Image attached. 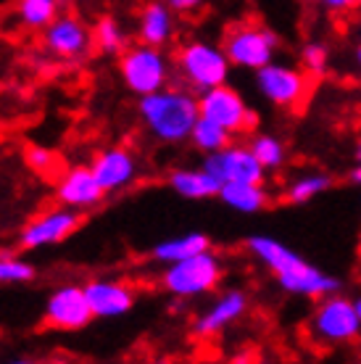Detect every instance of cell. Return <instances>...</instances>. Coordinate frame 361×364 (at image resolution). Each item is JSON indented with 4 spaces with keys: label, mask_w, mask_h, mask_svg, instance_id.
<instances>
[{
    "label": "cell",
    "mask_w": 361,
    "mask_h": 364,
    "mask_svg": "<svg viewBox=\"0 0 361 364\" xmlns=\"http://www.w3.org/2000/svg\"><path fill=\"white\" fill-rule=\"evenodd\" d=\"M137 114L143 127L156 143L180 146L190 140V132L200 117L198 98L182 87H163L137 100Z\"/></svg>",
    "instance_id": "6da1fadb"
},
{
    "label": "cell",
    "mask_w": 361,
    "mask_h": 364,
    "mask_svg": "<svg viewBox=\"0 0 361 364\" xmlns=\"http://www.w3.org/2000/svg\"><path fill=\"white\" fill-rule=\"evenodd\" d=\"M174 66H177L182 82L200 95V92L211 90L217 85H225L232 64H230L222 46L203 43V40H190V43L180 46V50L174 55Z\"/></svg>",
    "instance_id": "7a4b0ae2"
},
{
    "label": "cell",
    "mask_w": 361,
    "mask_h": 364,
    "mask_svg": "<svg viewBox=\"0 0 361 364\" xmlns=\"http://www.w3.org/2000/svg\"><path fill=\"white\" fill-rule=\"evenodd\" d=\"M225 277V264L211 248L195 256H188L182 262L166 264L158 282L169 296L177 299H195L203 293H211Z\"/></svg>",
    "instance_id": "3957f363"
},
{
    "label": "cell",
    "mask_w": 361,
    "mask_h": 364,
    "mask_svg": "<svg viewBox=\"0 0 361 364\" xmlns=\"http://www.w3.org/2000/svg\"><path fill=\"white\" fill-rule=\"evenodd\" d=\"M119 77L126 85V90L143 98V95L169 87L172 64L163 53V48L137 43L119 55Z\"/></svg>",
    "instance_id": "277c9868"
},
{
    "label": "cell",
    "mask_w": 361,
    "mask_h": 364,
    "mask_svg": "<svg viewBox=\"0 0 361 364\" xmlns=\"http://www.w3.org/2000/svg\"><path fill=\"white\" fill-rule=\"evenodd\" d=\"M230 64L237 69L259 72L262 66L274 61V53L280 48V40L271 29L256 24V21H237L225 32L222 40Z\"/></svg>",
    "instance_id": "5b68a950"
},
{
    "label": "cell",
    "mask_w": 361,
    "mask_h": 364,
    "mask_svg": "<svg viewBox=\"0 0 361 364\" xmlns=\"http://www.w3.org/2000/svg\"><path fill=\"white\" fill-rule=\"evenodd\" d=\"M311 80H316V77H311L306 69H296V66L277 64V61H271V64L262 66L256 72L259 92L269 100L271 106L288 111H296L303 106V100L311 92Z\"/></svg>",
    "instance_id": "8992f818"
},
{
    "label": "cell",
    "mask_w": 361,
    "mask_h": 364,
    "mask_svg": "<svg viewBox=\"0 0 361 364\" xmlns=\"http://www.w3.org/2000/svg\"><path fill=\"white\" fill-rule=\"evenodd\" d=\"M311 333L330 346H345L353 343L361 333V319L356 314L353 301L330 293L319 301L316 311L311 314Z\"/></svg>",
    "instance_id": "52a82bcc"
},
{
    "label": "cell",
    "mask_w": 361,
    "mask_h": 364,
    "mask_svg": "<svg viewBox=\"0 0 361 364\" xmlns=\"http://www.w3.org/2000/svg\"><path fill=\"white\" fill-rule=\"evenodd\" d=\"M198 109H200V117L214 119L217 124L230 129L232 135H251L253 129H256V124H259L256 111L248 109L243 95L235 87H230L227 82L200 92Z\"/></svg>",
    "instance_id": "ba28073f"
},
{
    "label": "cell",
    "mask_w": 361,
    "mask_h": 364,
    "mask_svg": "<svg viewBox=\"0 0 361 364\" xmlns=\"http://www.w3.org/2000/svg\"><path fill=\"white\" fill-rule=\"evenodd\" d=\"M43 48L63 64H80L95 48L92 29L74 14H58V16L43 29Z\"/></svg>",
    "instance_id": "9c48e42d"
},
{
    "label": "cell",
    "mask_w": 361,
    "mask_h": 364,
    "mask_svg": "<svg viewBox=\"0 0 361 364\" xmlns=\"http://www.w3.org/2000/svg\"><path fill=\"white\" fill-rule=\"evenodd\" d=\"M82 222H85V211L69 209V206L48 209L24 225V230L18 232V248L35 251V248L58 246L82 228Z\"/></svg>",
    "instance_id": "30bf717a"
},
{
    "label": "cell",
    "mask_w": 361,
    "mask_h": 364,
    "mask_svg": "<svg viewBox=\"0 0 361 364\" xmlns=\"http://www.w3.org/2000/svg\"><path fill=\"white\" fill-rule=\"evenodd\" d=\"M95 314L85 293V285H61L45 301L43 322L58 333H80L90 325Z\"/></svg>",
    "instance_id": "8fae6325"
},
{
    "label": "cell",
    "mask_w": 361,
    "mask_h": 364,
    "mask_svg": "<svg viewBox=\"0 0 361 364\" xmlns=\"http://www.w3.org/2000/svg\"><path fill=\"white\" fill-rule=\"evenodd\" d=\"M203 166L214 174L219 182H266V169L262 161L256 159L251 146H240V143H230L222 151L206 154Z\"/></svg>",
    "instance_id": "7c38bea8"
},
{
    "label": "cell",
    "mask_w": 361,
    "mask_h": 364,
    "mask_svg": "<svg viewBox=\"0 0 361 364\" xmlns=\"http://www.w3.org/2000/svg\"><path fill=\"white\" fill-rule=\"evenodd\" d=\"M106 196L109 193L103 191V185L95 180L90 166H69L55 180V200L61 206H69V209L92 211L103 203Z\"/></svg>",
    "instance_id": "4fadbf2b"
},
{
    "label": "cell",
    "mask_w": 361,
    "mask_h": 364,
    "mask_svg": "<svg viewBox=\"0 0 361 364\" xmlns=\"http://www.w3.org/2000/svg\"><path fill=\"white\" fill-rule=\"evenodd\" d=\"M90 169L95 180L103 185L106 193H117L126 185H132L137 177V159L135 154L124 146H111L103 148L92 156Z\"/></svg>",
    "instance_id": "5bb4252c"
},
{
    "label": "cell",
    "mask_w": 361,
    "mask_h": 364,
    "mask_svg": "<svg viewBox=\"0 0 361 364\" xmlns=\"http://www.w3.org/2000/svg\"><path fill=\"white\" fill-rule=\"evenodd\" d=\"M95 319L124 317L135 309V291L119 280H90L85 285Z\"/></svg>",
    "instance_id": "9a60e30c"
},
{
    "label": "cell",
    "mask_w": 361,
    "mask_h": 364,
    "mask_svg": "<svg viewBox=\"0 0 361 364\" xmlns=\"http://www.w3.org/2000/svg\"><path fill=\"white\" fill-rule=\"evenodd\" d=\"M277 282H280L282 291L296 293V296H306V299H325L330 293L340 291V280L338 277L322 272L319 267L308 264L306 259L293 267V269H288V272L277 274Z\"/></svg>",
    "instance_id": "2e32d148"
},
{
    "label": "cell",
    "mask_w": 361,
    "mask_h": 364,
    "mask_svg": "<svg viewBox=\"0 0 361 364\" xmlns=\"http://www.w3.org/2000/svg\"><path fill=\"white\" fill-rule=\"evenodd\" d=\"M174 37V9L166 0H148L137 16V43L166 48Z\"/></svg>",
    "instance_id": "e0dca14e"
},
{
    "label": "cell",
    "mask_w": 361,
    "mask_h": 364,
    "mask_svg": "<svg viewBox=\"0 0 361 364\" xmlns=\"http://www.w3.org/2000/svg\"><path fill=\"white\" fill-rule=\"evenodd\" d=\"M245 309H248V296L243 291H227L211 304V309H206L195 319L193 330L200 338L217 336L227 325H232V322H237V319L243 317Z\"/></svg>",
    "instance_id": "ac0fdd59"
},
{
    "label": "cell",
    "mask_w": 361,
    "mask_h": 364,
    "mask_svg": "<svg viewBox=\"0 0 361 364\" xmlns=\"http://www.w3.org/2000/svg\"><path fill=\"white\" fill-rule=\"evenodd\" d=\"M166 182H169V188H172L177 196H182V198H188V200L219 198V191H222V182L208 172L203 164H200L198 169H188V166L172 169L169 177H166Z\"/></svg>",
    "instance_id": "d6986e66"
},
{
    "label": "cell",
    "mask_w": 361,
    "mask_h": 364,
    "mask_svg": "<svg viewBox=\"0 0 361 364\" xmlns=\"http://www.w3.org/2000/svg\"><path fill=\"white\" fill-rule=\"evenodd\" d=\"M245 246H248V251H251L274 277L282 272H288V269H293L296 264L303 262V256L296 254L293 248L285 246L282 240H277V237H271V235H251L245 240Z\"/></svg>",
    "instance_id": "ffe728a7"
},
{
    "label": "cell",
    "mask_w": 361,
    "mask_h": 364,
    "mask_svg": "<svg viewBox=\"0 0 361 364\" xmlns=\"http://www.w3.org/2000/svg\"><path fill=\"white\" fill-rule=\"evenodd\" d=\"M219 200L237 214H259L269 206V193L259 182H222Z\"/></svg>",
    "instance_id": "44dd1931"
},
{
    "label": "cell",
    "mask_w": 361,
    "mask_h": 364,
    "mask_svg": "<svg viewBox=\"0 0 361 364\" xmlns=\"http://www.w3.org/2000/svg\"><path fill=\"white\" fill-rule=\"evenodd\" d=\"M208 248H211V237L206 232H185V235L166 237L161 243H156L151 259L158 264H174V262H182V259L208 251Z\"/></svg>",
    "instance_id": "7402d4cb"
},
{
    "label": "cell",
    "mask_w": 361,
    "mask_h": 364,
    "mask_svg": "<svg viewBox=\"0 0 361 364\" xmlns=\"http://www.w3.org/2000/svg\"><path fill=\"white\" fill-rule=\"evenodd\" d=\"M61 0H18L16 18L24 29H43L61 14Z\"/></svg>",
    "instance_id": "603a6c76"
},
{
    "label": "cell",
    "mask_w": 361,
    "mask_h": 364,
    "mask_svg": "<svg viewBox=\"0 0 361 364\" xmlns=\"http://www.w3.org/2000/svg\"><path fill=\"white\" fill-rule=\"evenodd\" d=\"M92 40L95 50L106 55H122L126 50V29L117 16H100L92 27Z\"/></svg>",
    "instance_id": "cb8c5ba5"
},
{
    "label": "cell",
    "mask_w": 361,
    "mask_h": 364,
    "mask_svg": "<svg viewBox=\"0 0 361 364\" xmlns=\"http://www.w3.org/2000/svg\"><path fill=\"white\" fill-rule=\"evenodd\" d=\"M232 132L225 129L222 124H217L214 119H206V117H198L195 122V127L190 132V143L198 148L200 154H214V151H222L232 143Z\"/></svg>",
    "instance_id": "d4e9b609"
},
{
    "label": "cell",
    "mask_w": 361,
    "mask_h": 364,
    "mask_svg": "<svg viewBox=\"0 0 361 364\" xmlns=\"http://www.w3.org/2000/svg\"><path fill=\"white\" fill-rule=\"evenodd\" d=\"M333 188V177L322 172H311V174H301L285 188V200L293 203V206H301V203H308L314 200L316 196H322Z\"/></svg>",
    "instance_id": "484cf974"
},
{
    "label": "cell",
    "mask_w": 361,
    "mask_h": 364,
    "mask_svg": "<svg viewBox=\"0 0 361 364\" xmlns=\"http://www.w3.org/2000/svg\"><path fill=\"white\" fill-rule=\"evenodd\" d=\"M251 151L256 154V159L262 161V166L266 169V172H277V169L285 164V159H288L285 143H282L277 135H269V132H259V135H253Z\"/></svg>",
    "instance_id": "4316f807"
},
{
    "label": "cell",
    "mask_w": 361,
    "mask_h": 364,
    "mask_svg": "<svg viewBox=\"0 0 361 364\" xmlns=\"http://www.w3.org/2000/svg\"><path fill=\"white\" fill-rule=\"evenodd\" d=\"M24 164L32 169L35 174H40V177H45V180H58L61 174H58V154L55 151H50V148L45 146H37V143H27L24 146Z\"/></svg>",
    "instance_id": "83f0119b"
},
{
    "label": "cell",
    "mask_w": 361,
    "mask_h": 364,
    "mask_svg": "<svg viewBox=\"0 0 361 364\" xmlns=\"http://www.w3.org/2000/svg\"><path fill=\"white\" fill-rule=\"evenodd\" d=\"M37 269L14 254H0V285H21L35 280Z\"/></svg>",
    "instance_id": "f1b7e54d"
},
{
    "label": "cell",
    "mask_w": 361,
    "mask_h": 364,
    "mask_svg": "<svg viewBox=\"0 0 361 364\" xmlns=\"http://www.w3.org/2000/svg\"><path fill=\"white\" fill-rule=\"evenodd\" d=\"M301 66L311 77H322L327 72V66H330V48L325 43H316V40L306 43L301 48Z\"/></svg>",
    "instance_id": "f546056e"
},
{
    "label": "cell",
    "mask_w": 361,
    "mask_h": 364,
    "mask_svg": "<svg viewBox=\"0 0 361 364\" xmlns=\"http://www.w3.org/2000/svg\"><path fill=\"white\" fill-rule=\"evenodd\" d=\"M327 11H335V14H345L351 11L353 6H359V0H319Z\"/></svg>",
    "instance_id": "4dcf8cb0"
},
{
    "label": "cell",
    "mask_w": 361,
    "mask_h": 364,
    "mask_svg": "<svg viewBox=\"0 0 361 364\" xmlns=\"http://www.w3.org/2000/svg\"><path fill=\"white\" fill-rule=\"evenodd\" d=\"M177 14H190V11H198L203 6V0H166Z\"/></svg>",
    "instance_id": "1f68e13d"
},
{
    "label": "cell",
    "mask_w": 361,
    "mask_h": 364,
    "mask_svg": "<svg viewBox=\"0 0 361 364\" xmlns=\"http://www.w3.org/2000/svg\"><path fill=\"white\" fill-rule=\"evenodd\" d=\"M348 180H351L353 185H359V188H361V164H356V166H353V169H351V174H348Z\"/></svg>",
    "instance_id": "d6a6232c"
},
{
    "label": "cell",
    "mask_w": 361,
    "mask_h": 364,
    "mask_svg": "<svg viewBox=\"0 0 361 364\" xmlns=\"http://www.w3.org/2000/svg\"><path fill=\"white\" fill-rule=\"evenodd\" d=\"M353 306H356V314H359V319H361V299L353 301Z\"/></svg>",
    "instance_id": "836d02e7"
},
{
    "label": "cell",
    "mask_w": 361,
    "mask_h": 364,
    "mask_svg": "<svg viewBox=\"0 0 361 364\" xmlns=\"http://www.w3.org/2000/svg\"><path fill=\"white\" fill-rule=\"evenodd\" d=\"M356 164H361V140H359V146H356Z\"/></svg>",
    "instance_id": "e575fe53"
},
{
    "label": "cell",
    "mask_w": 361,
    "mask_h": 364,
    "mask_svg": "<svg viewBox=\"0 0 361 364\" xmlns=\"http://www.w3.org/2000/svg\"><path fill=\"white\" fill-rule=\"evenodd\" d=\"M356 64L361 66V43H359V48H356Z\"/></svg>",
    "instance_id": "d590c367"
},
{
    "label": "cell",
    "mask_w": 361,
    "mask_h": 364,
    "mask_svg": "<svg viewBox=\"0 0 361 364\" xmlns=\"http://www.w3.org/2000/svg\"><path fill=\"white\" fill-rule=\"evenodd\" d=\"M61 3H66V6H69V3H77V0H61Z\"/></svg>",
    "instance_id": "8d00e7d4"
},
{
    "label": "cell",
    "mask_w": 361,
    "mask_h": 364,
    "mask_svg": "<svg viewBox=\"0 0 361 364\" xmlns=\"http://www.w3.org/2000/svg\"><path fill=\"white\" fill-rule=\"evenodd\" d=\"M359 6H361V0H359Z\"/></svg>",
    "instance_id": "74e56055"
}]
</instances>
